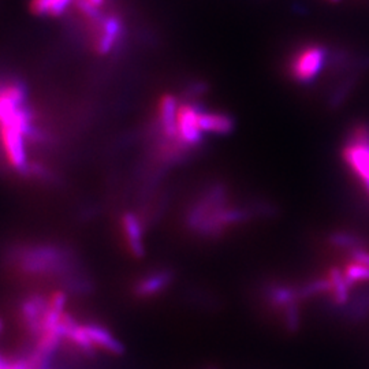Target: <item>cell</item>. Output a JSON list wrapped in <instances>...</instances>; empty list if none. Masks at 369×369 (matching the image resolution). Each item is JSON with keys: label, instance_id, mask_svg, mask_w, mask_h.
I'll list each match as a JSON object with an SVG mask.
<instances>
[{"label": "cell", "instance_id": "14", "mask_svg": "<svg viewBox=\"0 0 369 369\" xmlns=\"http://www.w3.org/2000/svg\"><path fill=\"white\" fill-rule=\"evenodd\" d=\"M344 316L353 323L363 322L369 317V290L358 294L351 302H348L344 310Z\"/></svg>", "mask_w": 369, "mask_h": 369}, {"label": "cell", "instance_id": "17", "mask_svg": "<svg viewBox=\"0 0 369 369\" xmlns=\"http://www.w3.org/2000/svg\"><path fill=\"white\" fill-rule=\"evenodd\" d=\"M344 273H345V278H346L350 288H353L358 283L369 282V267H365V266L350 261V264L346 266Z\"/></svg>", "mask_w": 369, "mask_h": 369}, {"label": "cell", "instance_id": "20", "mask_svg": "<svg viewBox=\"0 0 369 369\" xmlns=\"http://www.w3.org/2000/svg\"><path fill=\"white\" fill-rule=\"evenodd\" d=\"M89 1H92L93 4H96L98 7H101L103 4H104V0H89Z\"/></svg>", "mask_w": 369, "mask_h": 369}, {"label": "cell", "instance_id": "18", "mask_svg": "<svg viewBox=\"0 0 369 369\" xmlns=\"http://www.w3.org/2000/svg\"><path fill=\"white\" fill-rule=\"evenodd\" d=\"M51 4H52V0H30V11L35 14V16H50V10H51Z\"/></svg>", "mask_w": 369, "mask_h": 369}, {"label": "cell", "instance_id": "23", "mask_svg": "<svg viewBox=\"0 0 369 369\" xmlns=\"http://www.w3.org/2000/svg\"><path fill=\"white\" fill-rule=\"evenodd\" d=\"M330 1H339V0H330Z\"/></svg>", "mask_w": 369, "mask_h": 369}, {"label": "cell", "instance_id": "13", "mask_svg": "<svg viewBox=\"0 0 369 369\" xmlns=\"http://www.w3.org/2000/svg\"><path fill=\"white\" fill-rule=\"evenodd\" d=\"M331 246L348 253L360 248H368V242L358 234L350 232H332L327 238Z\"/></svg>", "mask_w": 369, "mask_h": 369}, {"label": "cell", "instance_id": "6", "mask_svg": "<svg viewBox=\"0 0 369 369\" xmlns=\"http://www.w3.org/2000/svg\"><path fill=\"white\" fill-rule=\"evenodd\" d=\"M200 107L195 103L179 104L178 108V133L179 138L191 149L198 148L204 141V133L200 129Z\"/></svg>", "mask_w": 369, "mask_h": 369}, {"label": "cell", "instance_id": "24", "mask_svg": "<svg viewBox=\"0 0 369 369\" xmlns=\"http://www.w3.org/2000/svg\"><path fill=\"white\" fill-rule=\"evenodd\" d=\"M208 369H217V368H215V367H211V368H208Z\"/></svg>", "mask_w": 369, "mask_h": 369}, {"label": "cell", "instance_id": "8", "mask_svg": "<svg viewBox=\"0 0 369 369\" xmlns=\"http://www.w3.org/2000/svg\"><path fill=\"white\" fill-rule=\"evenodd\" d=\"M174 272L167 268L148 272L137 279L133 286V294L140 300H149L166 292L174 280Z\"/></svg>", "mask_w": 369, "mask_h": 369}, {"label": "cell", "instance_id": "10", "mask_svg": "<svg viewBox=\"0 0 369 369\" xmlns=\"http://www.w3.org/2000/svg\"><path fill=\"white\" fill-rule=\"evenodd\" d=\"M263 295L271 307L280 311L285 307L300 301L298 286H293L288 283H267L263 288Z\"/></svg>", "mask_w": 369, "mask_h": 369}, {"label": "cell", "instance_id": "9", "mask_svg": "<svg viewBox=\"0 0 369 369\" xmlns=\"http://www.w3.org/2000/svg\"><path fill=\"white\" fill-rule=\"evenodd\" d=\"M84 329L96 349L113 356H122L125 353L123 344L107 327L98 323H85Z\"/></svg>", "mask_w": 369, "mask_h": 369}, {"label": "cell", "instance_id": "22", "mask_svg": "<svg viewBox=\"0 0 369 369\" xmlns=\"http://www.w3.org/2000/svg\"><path fill=\"white\" fill-rule=\"evenodd\" d=\"M363 183H364V186H365V191H367V193H368L369 197V181H364Z\"/></svg>", "mask_w": 369, "mask_h": 369}, {"label": "cell", "instance_id": "16", "mask_svg": "<svg viewBox=\"0 0 369 369\" xmlns=\"http://www.w3.org/2000/svg\"><path fill=\"white\" fill-rule=\"evenodd\" d=\"M282 323L289 334H297L301 329V310L298 302L290 304L282 310Z\"/></svg>", "mask_w": 369, "mask_h": 369}, {"label": "cell", "instance_id": "1", "mask_svg": "<svg viewBox=\"0 0 369 369\" xmlns=\"http://www.w3.org/2000/svg\"><path fill=\"white\" fill-rule=\"evenodd\" d=\"M6 261L22 275L57 278L63 283L82 272L76 252L54 242L14 245L6 252Z\"/></svg>", "mask_w": 369, "mask_h": 369}, {"label": "cell", "instance_id": "3", "mask_svg": "<svg viewBox=\"0 0 369 369\" xmlns=\"http://www.w3.org/2000/svg\"><path fill=\"white\" fill-rule=\"evenodd\" d=\"M92 32L93 50L98 55H110L123 38V22L115 14H101L98 20L86 21Z\"/></svg>", "mask_w": 369, "mask_h": 369}, {"label": "cell", "instance_id": "19", "mask_svg": "<svg viewBox=\"0 0 369 369\" xmlns=\"http://www.w3.org/2000/svg\"><path fill=\"white\" fill-rule=\"evenodd\" d=\"M350 261L351 263H357L361 266L369 267V249L368 248H360V249H354L348 252Z\"/></svg>", "mask_w": 369, "mask_h": 369}, {"label": "cell", "instance_id": "7", "mask_svg": "<svg viewBox=\"0 0 369 369\" xmlns=\"http://www.w3.org/2000/svg\"><path fill=\"white\" fill-rule=\"evenodd\" d=\"M119 226L126 251L133 259H142L147 252L142 220L135 212L127 211L122 215Z\"/></svg>", "mask_w": 369, "mask_h": 369}, {"label": "cell", "instance_id": "2", "mask_svg": "<svg viewBox=\"0 0 369 369\" xmlns=\"http://www.w3.org/2000/svg\"><path fill=\"white\" fill-rule=\"evenodd\" d=\"M327 51L319 44L302 47L290 59L289 74L300 84H310L317 77L326 63Z\"/></svg>", "mask_w": 369, "mask_h": 369}, {"label": "cell", "instance_id": "12", "mask_svg": "<svg viewBox=\"0 0 369 369\" xmlns=\"http://www.w3.org/2000/svg\"><path fill=\"white\" fill-rule=\"evenodd\" d=\"M331 283V297L336 307H344L349 302L350 286L345 278V273L341 271L338 267H332L329 271Z\"/></svg>", "mask_w": 369, "mask_h": 369}, {"label": "cell", "instance_id": "15", "mask_svg": "<svg viewBox=\"0 0 369 369\" xmlns=\"http://www.w3.org/2000/svg\"><path fill=\"white\" fill-rule=\"evenodd\" d=\"M298 286V295L300 301L304 300H311L314 297L331 294V283L329 278H319V279H312L310 282H305Z\"/></svg>", "mask_w": 369, "mask_h": 369}, {"label": "cell", "instance_id": "5", "mask_svg": "<svg viewBox=\"0 0 369 369\" xmlns=\"http://www.w3.org/2000/svg\"><path fill=\"white\" fill-rule=\"evenodd\" d=\"M50 307V298L42 294H29L20 302L18 313L23 330L36 341L42 331V320Z\"/></svg>", "mask_w": 369, "mask_h": 369}, {"label": "cell", "instance_id": "21", "mask_svg": "<svg viewBox=\"0 0 369 369\" xmlns=\"http://www.w3.org/2000/svg\"><path fill=\"white\" fill-rule=\"evenodd\" d=\"M3 330H4V322H3V319L0 317V334L3 332Z\"/></svg>", "mask_w": 369, "mask_h": 369}, {"label": "cell", "instance_id": "11", "mask_svg": "<svg viewBox=\"0 0 369 369\" xmlns=\"http://www.w3.org/2000/svg\"><path fill=\"white\" fill-rule=\"evenodd\" d=\"M198 123L203 133H212L217 136H227L233 133L235 126L233 118L219 113H207L204 110L200 111Z\"/></svg>", "mask_w": 369, "mask_h": 369}, {"label": "cell", "instance_id": "4", "mask_svg": "<svg viewBox=\"0 0 369 369\" xmlns=\"http://www.w3.org/2000/svg\"><path fill=\"white\" fill-rule=\"evenodd\" d=\"M26 137L22 135L18 127L14 125L0 126V148L6 157L7 164L18 171L20 174L26 169L29 160L26 155Z\"/></svg>", "mask_w": 369, "mask_h": 369}]
</instances>
